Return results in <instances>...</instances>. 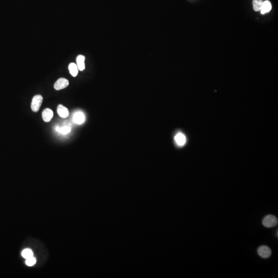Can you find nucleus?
I'll return each mask as SVG.
<instances>
[{
	"label": "nucleus",
	"mask_w": 278,
	"mask_h": 278,
	"mask_svg": "<svg viewBox=\"0 0 278 278\" xmlns=\"http://www.w3.org/2000/svg\"><path fill=\"white\" fill-rule=\"evenodd\" d=\"M278 219L273 215H267L266 216L262 221L264 226L266 228H273L278 225Z\"/></svg>",
	"instance_id": "1"
},
{
	"label": "nucleus",
	"mask_w": 278,
	"mask_h": 278,
	"mask_svg": "<svg viewBox=\"0 0 278 278\" xmlns=\"http://www.w3.org/2000/svg\"><path fill=\"white\" fill-rule=\"evenodd\" d=\"M43 101V98L41 95H36L34 97L31 104V110L36 113L39 110Z\"/></svg>",
	"instance_id": "2"
},
{
	"label": "nucleus",
	"mask_w": 278,
	"mask_h": 278,
	"mask_svg": "<svg viewBox=\"0 0 278 278\" xmlns=\"http://www.w3.org/2000/svg\"><path fill=\"white\" fill-rule=\"evenodd\" d=\"M258 254L263 259H268L271 255V250L267 246H262L258 249Z\"/></svg>",
	"instance_id": "3"
},
{
	"label": "nucleus",
	"mask_w": 278,
	"mask_h": 278,
	"mask_svg": "<svg viewBox=\"0 0 278 278\" xmlns=\"http://www.w3.org/2000/svg\"><path fill=\"white\" fill-rule=\"evenodd\" d=\"M69 82L68 79L64 78H60L57 80L54 84V88L56 90H60L65 89L68 86Z\"/></svg>",
	"instance_id": "4"
},
{
	"label": "nucleus",
	"mask_w": 278,
	"mask_h": 278,
	"mask_svg": "<svg viewBox=\"0 0 278 278\" xmlns=\"http://www.w3.org/2000/svg\"><path fill=\"white\" fill-rule=\"evenodd\" d=\"M73 120L74 123L77 124H81L85 121V114L81 111L76 112L73 115Z\"/></svg>",
	"instance_id": "5"
},
{
	"label": "nucleus",
	"mask_w": 278,
	"mask_h": 278,
	"mask_svg": "<svg viewBox=\"0 0 278 278\" xmlns=\"http://www.w3.org/2000/svg\"><path fill=\"white\" fill-rule=\"evenodd\" d=\"M57 113L59 116L61 118H68L69 116L68 109L62 105H58L57 107Z\"/></svg>",
	"instance_id": "6"
},
{
	"label": "nucleus",
	"mask_w": 278,
	"mask_h": 278,
	"mask_svg": "<svg viewBox=\"0 0 278 278\" xmlns=\"http://www.w3.org/2000/svg\"><path fill=\"white\" fill-rule=\"evenodd\" d=\"M53 117V112L50 109H45L42 112L43 120L45 122H49Z\"/></svg>",
	"instance_id": "7"
},
{
	"label": "nucleus",
	"mask_w": 278,
	"mask_h": 278,
	"mask_svg": "<svg viewBox=\"0 0 278 278\" xmlns=\"http://www.w3.org/2000/svg\"><path fill=\"white\" fill-rule=\"evenodd\" d=\"M85 57L82 55H79L76 58V65L78 70L83 71L85 69Z\"/></svg>",
	"instance_id": "8"
},
{
	"label": "nucleus",
	"mask_w": 278,
	"mask_h": 278,
	"mask_svg": "<svg viewBox=\"0 0 278 278\" xmlns=\"http://www.w3.org/2000/svg\"><path fill=\"white\" fill-rule=\"evenodd\" d=\"M175 141L179 146H183L186 143V137L183 133H177L175 137Z\"/></svg>",
	"instance_id": "9"
},
{
	"label": "nucleus",
	"mask_w": 278,
	"mask_h": 278,
	"mask_svg": "<svg viewBox=\"0 0 278 278\" xmlns=\"http://www.w3.org/2000/svg\"><path fill=\"white\" fill-rule=\"evenodd\" d=\"M271 8L272 6L271 2H269V1H265L263 2V4L261 9V13L262 14H265L268 13L271 11Z\"/></svg>",
	"instance_id": "10"
},
{
	"label": "nucleus",
	"mask_w": 278,
	"mask_h": 278,
	"mask_svg": "<svg viewBox=\"0 0 278 278\" xmlns=\"http://www.w3.org/2000/svg\"><path fill=\"white\" fill-rule=\"evenodd\" d=\"M69 70L70 74L73 77H76L78 73V66L75 63H71L69 66Z\"/></svg>",
	"instance_id": "11"
},
{
	"label": "nucleus",
	"mask_w": 278,
	"mask_h": 278,
	"mask_svg": "<svg viewBox=\"0 0 278 278\" xmlns=\"http://www.w3.org/2000/svg\"><path fill=\"white\" fill-rule=\"evenodd\" d=\"M263 0H253V9L254 10L256 11L261 10L263 4Z\"/></svg>",
	"instance_id": "12"
},
{
	"label": "nucleus",
	"mask_w": 278,
	"mask_h": 278,
	"mask_svg": "<svg viewBox=\"0 0 278 278\" xmlns=\"http://www.w3.org/2000/svg\"><path fill=\"white\" fill-rule=\"evenodd\" d=\"M56 130L63 134H67L71 131V128L68 126H65L62 127H57L56 128Z\"/></svg>",
	"instance_id": "13"
},
{
	"label": "nucleus",
	"mask_w": 278,
	"mask_h": 278,
	"mask_svg": "<svg viewBox=\"0 0 278 278\" xmlns=\"http://www.w3.org/2000/svg\"><path fill=\"white\" fill-rule=\"evenodd\" d=\"M22 256L23 258L28 259L33 256V253L30 249H25L22 251Z\"/></svg>",
	"instance_id": "14"
},
{
	"label": "nucleus",
	"mask_w": 278,
	"mask_h": 278,
	"mask_svg": "<svg viewBox=\"0 0 278 278\" xmlns=\"http://www.w3.org/2000/svg\"><path fill=\"white\" fill-rule=\"evenodd\" d=\"M36 262V260L35 259V258H34L33 256L26 259V262H25L26 265L28 266H33L34 265H35Z\"/></svg>",
	"instance_id": "15"
}]
</instances>
